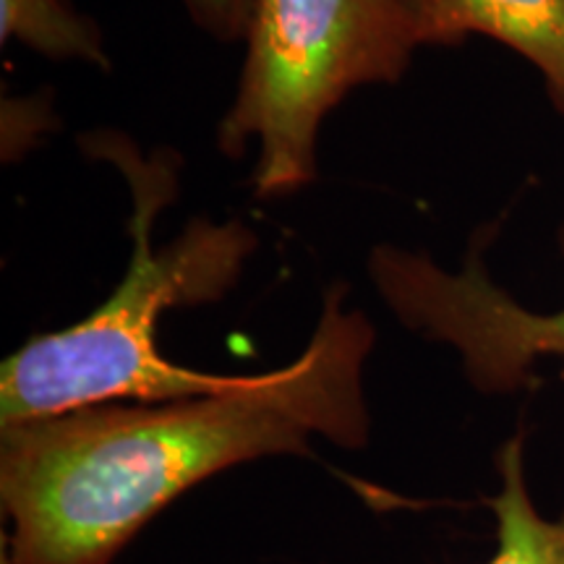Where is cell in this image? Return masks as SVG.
Returning a JSON list of instances; mask_svg holds the SVG:
<instances>
[{
  "instance_id": "1",
  "label": "cell",
  "mask_w": 564,
  "mask_h": 564,
  "mask_svg": "<svg viewBox=\"0 0 564 564\" xmlns=\"http://www.w3.org/2000/svg\"><path fill=\"white\" fill-rule=\"evenodd\" d=\"M324 291L291 364L162 403H110L0 429V507L9 564H112L158 514L207 478L264 457L371 440L366 361L377 329Z\"/></svg>"
},
{
  "instance_id": "2",
  "label": "cell",
  "mask_w": 564,
  "mask_h": 564,
  "mask_svg": "<svg viewBox=\"0 0 564 564\" xmlns=\"http://www.w3.org/2000/svg\"><path fill=\"white\" fill-rule=\"evenodd\" d=\"M89 160L108 162L131 192V259L100 306L66 329L34 335L0 366V429L110 403H162L230 387L238 373H209L160 350L162 314L220 303L236 291L259 236L243 220L192 217L165 246L158 217L181 194L183 158L171 147L141 152L129 133L89 131Z\"/></svg>"
},
{
  "instance_id": "3",
  "label": "cell",
  "mask_w": 564,
  "mask_h": 564,
  "mask_svg": "<svg viewBox=\"0 0 564 564\" xmlns=\"http://www.w3.org/2000/svg\"><path fill=\"white\" fill-rule=\"evenodd\" d=\"M419 47L398 0H253L217 150L238 162L257 144V199L299 194L316 181L324 118L352 89L403 79Z\"/></svg>"
},
{
  "instance_id": "4",
  "label": "cell",
  "mask_w": 564,
  "mask_h": 564,
  "mask_svg": "<svg viewBox=\"0 0 564 564\" xmlns=\"http://www.w3.org/2000/svg\"><path fill=\"white\" fill-rule=\"evenodd\" d=\"M494 230L497 225H484L474 232L457 272L394 243L373 246L366 272L408 333L453 348L470 387L502 398L533 384L535 364L564 356V306L531 312L494 282L484 259ZM556 243L564 259V223Z\"/></svg>"
},
{
  "instance_id": "5",
  "label": "cell",
  "mask_w": 564,
  "mask_h": 564,
  "mask_svg": "<svg viewBox=\"0 0 564 564\" xmlns=\"http://www.w3.org/2000/svg\"><path fill=\"white\" fill-rule=\"evenodd\" d=\"M421 47H457L481 37L502 42L544 79L564 118V0H398Z\"/></svg>"
},
{
  "instance_id": "6",
  "label": "cell",
  "mask_w": 564,
  "mask_h": 564,
  "mask_svg": "<svg viewBox=\"0 0 564 564\" xmlns=\"http://www.w3.org/2000/svg\"><path fill=\"white\" fill-rule=\"evenodd\" d=\"M499 491L486 499L494 514V552L484 564H564V512L546 518L525 478V434L518 432L494 457Z\"/></svg>"
},
{
  "instance_id": "7",
  "label": "cell",
  "mask_w": 564,
  "mask_h": 564,
  "mask_svg": "<svg viewBox=\"0 0 564 564\" xmlns=\"http://www.w3.org/2000/svg\"><path fill=\"white\" fill-rule=\"evenodd\" d=\"M17 40L42 58L110 70L102 30L70 0H0V42Z\"/></svg>"
},
{
  "instance_id": "8",
  "label": "cell",
  "mask_w": 564,
  "mask_h": 564,
  "mask_svg": "<svg viewBox=\"0 0 564 564\" xmlns=\"http://www.w3.org/2000/svg\"><path fill=\"white\" fill-rule=\"evenodd\" d=\"M51 97H13L3 100V160L17 162L53 129Z\"/></svg>"
},
{
  "instance_id": "9",
  "label": "cell",
  "mask_w": 564,
  "mask_h": 564,
  "mask_svg": "<svg viewBox=\"0 0 564 564\" xmlns=\"http://www.w3.org/2000/svg\"><path fill=\"white\" fill-rule=\"evenodd\" d=\"M194 24L220 42L246 40L253 0H183Z\"/></svg>"
}]
</instances>
